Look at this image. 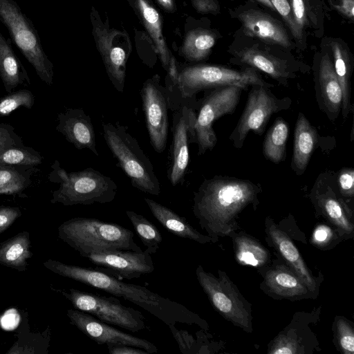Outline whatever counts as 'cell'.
<instances>
[{
	"instance_id": "cell-1",
	"label": "cell",
	"mask_w": 354,
	"mask_h": 354,
	"mask_svg": "<svg viewBox=\"0 0 354 354\" xmlns=\"http://www.w3.org/2000/svg\"><path fill=\"white\" fill-rule=\"evenodd\" d=\"M262 192L259 183L228 176L205 179L194 192L192 210L214 243L238 230V216L249 205L256 209Z\"/></svg>"
},
{
	"instance_id": "cell-2",
	"label": "cell",
	"mask_w": 354,
	"mask_h": 354,
	"mask_svg": "<svg viewBox=\"0 0 354 354\" xmlns=\"http://www.w3.org/2000/svg\"><path fill=\"white\" fill-rule=\"evenodd\" d=\"M44 266L58 275L123 298L147 311L169 327L181 323L208 329L207 323L198 315L145 286L123 282L97 269L68 265L51 259L44 261Z\"/></svg>"
},
{
	"instance_id": "cell-3",
	"label": "cell",
	"mask_w": 354,
	"mask_h": 354,
	"mask_svg": "<svg viewBox=\"0 0 354 354\" xmlns=\"http://www.w3.org/2000/svg\"><path fill=\"white\" fill-rule=\"evenodd\" d=\"M254 84L274 86L265 81L258 71L250 67L236 70L223 66L198 64L177 68L176 76L167 75L165 88L169 109L174 112L183 105L198 106L196 95L201 91L230 85L247 90Z\"/></svg>"
},
{
	"instance_id": "cell-4",
	"label": "cell",
	"mask_w": 354,
	"mask_h": 354,
	"mask_svg": "<svg viewBox=\"0 0 354 354\" xmlns=\"http://www.w3.org/2000/svg\"><path fill=\"white\" fill-rule=\"evenodd\" d=\"M58 236L83 257L94 252L142 251L131 230L97 218L75 217L65 221L58 227Z\"/></svg>"
},
{
	"instance_id": "cell-5",
	"label": "cell",
	"mask_w": 354,
	"mask_h": 354,
	"mask_svg": "<svg viewBox=\"0 0 354 354\" xmlns=\"http://www.w3.org/2000/svg\"><path fill=\"white\" fill-rule=\"evenodd\" d=\"M51 168L48 179L59 185L53 192L51 203L88 205L108 203L115 199L118 189L115 181L93 168L67 172L57 160Z\"/></svg>"
},
{
	"instance_id": "cell-6",
	"label": "cell",
	"mask_w": 354,
	"mask_h": 354,
	"mask_svg": "<svg viewBox=\"0 0 354 354\" xmlns=\"http://www.w3.org/2000/svg\"><path fill=\"white\" fill-rule=\"evenodd\" d=\"M127 129L118 123H104L105 142L117 160V166L127 176L131 185L145 194L158 196L160 186L152 162Z\"/></svg>"
},
{
	"instance_id": "cell-7",
	"label": "cell",
	"mask_w": 354,
	"mask_h": 354,
	"mask_svg": "<svg viewBox=\"0 0 354 354\" xmlns=\"http://www.w3.org/2000/svg\"><path fill=\"white\" fill-rule=\"evenodd\" d=\"M0 21L11 39L35 69L40 80L48 86L53 80V64L41 45L32 21L14 0H0Z\"/></svg>"
},
{
	"instance_id": "cell-8",
	"label": "cell",
	"mask_w": 354,
	"mask_h": 354,
	"mask_svg": "<svg viewBox=\"0 0 354 354\" xmlns=\"http://www.w3.org/2000/svg\"><path fill=\"white\" fill-rule=\"evenodd\" d=\"M198 281L214 308L227 320L247 333L252 331L250 304L222 270L218 277L198 266L196 270Z\"/></svg>"
},
{
	"instance_id": "cell-9",
	"label": "cell",
	"mask_w": 354,
	"mask_h": 354,
	"mask_svg": "<svg viewBox=\"0 0 354 354\" xmlns=\"http://www.w3.org/2000/svg\"><path fill=\"white\" fill-rule=\"evenodd\" d=\"M244 90L242 86L230 85L204 91L203 97L198 100L195 123L199 156L214 148L217 138L213 123L223 115L234 113Z\"/></svg>"
},
{
	"instance_id": "cell-10",
	"label": "cell",
	"mask_w": 354,
	"mask_h": 354,
	"mask_svg": "<svg viewBox=\"0 0 354 354\" xmlns=\"http://www.w3.org/2000/svg\"><path fill=\"white\" fill-rule=\"evenodd\" d=\"M250 86L245 108L229 136L232 146L236 149L243 147L249 132L261 136L270 117L279 111L289 109L292 104L291 98H279L269 87L260 84Z\"/></svg>"
},
{
	"instance_id": "cell-11",
	"label": "cell",
	"mask_w": 354,
	"mask_h": 354,
	"mask_svg": "<svg viewBox=\"0 0 354 354\" xmlns=\"http://www.w3.org/2000/svg\"><path fill=\"white\" fill-rule=\"evenodd\" d=\"M75 309L88 313L100 321L133 333L146 328L145 317L136 309L124 306L114 297H106L70 288L59 290Z\"/></svg>"
},
{
	"instance_id": "cell-12",
	"label": "cell",
	"mask_w": 354,
	"mask_h": 354,
	"mask_svg": "<svg viewBox=\"0 0 354 354\" xmlns=\"http://www.w3.org/2000/svg\"><path fill=\"white\" fill-rule=\"evenodd\" d=\"M197 109L198 106L183 105L173 112L172 139L167 169V179L172 186L183 183L189 162V145L196 143Z\"/></svg>"
},
{
	"instance_id": "cell-13",
	"label": "cell",
	"mask_w": 354,
	"mask_h": 354,
	"mask_svg": "<svg viewBox=\"0 0 354 354\" xmlns=\"http://www.w3.org/2000/svg\"><path fill=\"white\" fill-rule=\"evenodd\" d=\"M140 93L150 144L156 152L162 153L168 138L169 109L165 88L160 83V77L156 75L147 80L142 84Z\"/></svg>"
},
{
	"instance_id": "cell-14",
	"label": "cell",
	"mask_w": 354,
	"mask_h": 354,
	"mask_svg": "<svg viewBox=\"0 0 354 354\" xmlns=\"http://www.w3.org/2000/svg\"><path fill=\"white\" fill-rule=\"evenodd\" d=\"M66 315L72 325L98 344L131 346L142 348L149 354L158 352V348L151 342L122 332L91 314L68 309Z\"/></svg>"
},
{
	"instance_id": "cell-15",
	"label": "cell",
	"mask_w": 354,
	"mask_h": 354,
	"mask_svg": "<svg viewBox=\"0 0 354 354\" xmlns=\"http://www.w3.org/2000/svg\"><path fill=\"white\" fill-rule=\"evenodd\" d=\"M85 258L96 266V269L117 278H139L154 270L151 256L145 250L94 252L87 254Z\"/></svg>"
},
{
	"instance_id": "cell-16",
	"label": "cell",
	"mask_w": 354,
	"mask_h": 354,
	"mask_svg": "<svg viewBox=\"0 0 354 354\" xmlns=\"http://www.w3.org/2000/svg\"><path fill=\"white\" fill-rule=\"evenodd\" d=\"M232 54L234 64L263 72L284 86H288L289 81L297 77V72L307 71L296 62L256 46L236 49Z\"/></svg>"
},
{
	"instance_id": "cell-17",
	"label": "cell",
	"mask_w": 354,
	"mask_h": 354,
	"mask_svg": "<svg viewBox=\"0 0 354 354\" xmlns=\"http://www.w3.org/2000/svg\"><path fill=\"white\" fill-rule=\"evenodd\" d=\"M310 198L315 207L341 232H353V226L346 214L349 208L340 198L336 189L335 171L328 170L319 174L311 189Z\"/></svg>"
},
{
	"instance_id": "cell-18",
	"label": "cell",
	"mask_w": 354,
	"mask_h": 354,
	"mask_svg": "<svg viewBox=\"0 0 354 354\" xmlns=\"http://www.w3.org/2000/svg\"><path fill=\"white\" fill-rule=\"evenodd\" d=\"M315 98L319 109L333 122L339 115L342 91L333 60L328 53L322 55L314 70Z\"/></svg>"
},
{
	"instance_id": "cell-19",
	"label": "cell",
	"mask_w": 354,
	"mask_h": 354,
	"mask_svg": "<svg viewBox=\"0 0 354 354\" xmlns=\"http://www.w3.org/2000/svg\"><path fill=\"white\" fill-rule=\"evenodd\" d=\"M261 269L264 271L261 288L272 297L294 300L316 297L287 264L274 261Z\"/></svg>"
},
{
	"instance_id": "cell-20",
	"label": "cell",
	"mask_w": 354,
	"mask_h": 354,
	"mask_svg": "<svg viewBox=\"0 0 354 354\" xmlns=\"http://www.w3.org/2000/svg\"><path fill=\"white\" fill-rule=\"evenodd\" d=\"M56 130L79 149H87L99 156L91 118L82 109L68 108L57 115Z\"/></svg>"
},
{
	"instance_id": "cell-21",
	"label": "cell",
	"mask_w": 354,
	"mask_h": 354,
	"mask_svg": "<svg viewBox=\"0 0 354 354\" xmlns=\"http://www.w3.org/2000/svg\"><path fill=\"white\" fill-rule=\"evenodd\" d=\"M238 18L245 35L264 42L290 48L292 43L282 24L261 11L248 10L241 12Z\"/></svg>"
},
{
	"instance_id": "cell-22",
	"label": "cell",
	"mask_w": 354,
	"mask_h": 354,
	"mask_svg": "<svg viewBox=\"0 0 354 354\" xmlns=\"http://www.w3.org/2000/svg\"><path fill=\"white\" fill-rule=\"evenodd\" d=\"M266 232L286 264L303 280L312 292L317 294V279L313 276L290 238L270 217L266 220Z\"/></svg>"
},
{
	"instance_id": "cell-23",
	"label": "cell",
	"mask_w": 354,
	"mask_h": 354,
	"mask_svg": "<svg viewBox=\"0 0 354 354\" xmlns=\"http://www.w3.org/2000/svg\"><path fill=\"white\" fill-rule=\"evenodd\" d=\"M321 136L306 115L298 113L294 134L292 170L298 176L304 174L315 149L321 146Z\"/></svg>"
},
{
	"instance_id": "cell-24",
	"label": "cell",
	"mask_w": 354,
	"mask_h": 354,
	"mask_svg": "<svg viewBox=\"0 0 354 354\" xmlns=\"http://www.w3.org/2000/svg\"><path fill=\"white\" fill-rule=\"evenodd\" d=\"M144 201L156 219L174 235L201 244L214 243L212 237L200 233L185 217L177 214L169 207L149 198H144Z\"/></svg>"
},
{
	"instance_id": "cell-25",
	"label": "cell",
	"mask_w": 354,
	"mask_h": 354,
	"mask_svg": "<svg viewBox=\"0 0 354 354\" xmlns=\"http://www.w3.org/2000/svg\"><path fill=\"white\" fill-rule=\"evenodd\" d=\"M0 77L8 93L19 85L30 84L28 72L15 54L10 41L0 32Z\"/></svg>"
},
{
	"instance_id": "cell-26",
	"label": "cell",
	"mask_w": 354,
	"mask_h": 354,
	"mask_svg": "<svg viewBox=\"0 0 354 354\" xmlns=\"http://www.w3.org/2000/svg\"><path fill=\"white\" fill-rule=\"evenodd\" d=\"M334 70L342 91L341 113L344 120L353 112L351 103V75L353 62L349 52L339 40L330 43Z\"/></svg>"
},
{
	"instance_id": "cell-27",
	"label": "cell",
	"mask_w": 354,
	"mask_h": 354,
	"mask_svg": "<svg viewBox=\"0 0 354 354\" xmlns=\"http://www.w3.org/2000/svg\"><path fill=\"white\" fill-rule=\"evenodd\" d=\"M310 330L299 321L291 323L270 342L268 353L298 354L310 352L309 341L305 337L310 336Z\"/></svg>"
},
{
	"instance_id": "cell-28",
	"label": "cell",
	"mask_w": 354,
	"mask_h": 354,
	"mask_svg": "<svg viewBox=\"0 0 354 354\" xmlns=\"http://www.w3.org/2000/svg\"><path fill=\"white\" fill-rule=\"evenodd\" d=\"M28 232L23 231L0 243V265L19 272L27 270L28 260L32 257Z\"/></svg>"
},
{
	"instance_id": "cell-29",
	"label": "cell",
	"mask_w": 354,
	"mask_h": 354,
	"mask_svg": "<svg viewBox=\"0 0 354 354\" xmlns=\"http://www.w3.org/2000/svg\"><path fill=\"white\" fill-rule=\"evenodd\" d=\"M237 261L242 265L263 268L269 265V252L256 239L243 232L232 234Z\"/></svg>"
},
{
	"instance_id": "cell-30",
	"label": "cell",
	"mask_w": 354,
	"mask_h": 354,
	"mask_svg": "<svg viewBox=\"0 0 354 354\" xmlns=\"http://www.w3.org/2000/svg\"><path fill=\"white\" fill-rule=\"evenodd\" d=\"M288 136V124L283 118L278 117L269 128L264 138L263 142L264 157L274 164L284 161Z\"/></svg>"
},
{
	"instance_id": "cell-31",
	"label": "cell",
	"mask_w": 354,
	"mask_h": 354,
	"mask_svg": "<svg viewBox=\"0 0 354 354\" xmlns=\"http://www.w3.org/2000/svg\"><path fill=\"white\" fill-rule=\"evenodd\" d=\"M33 167L3 166L0 167V195H17L26 197L23 194L30 183Z\"/></svg>"
},
{
	"instance_id": "cell-32",
	"label": "cell",
	"mask_w": 354,
	"mask_h": 354,
	"mask_svg": "<svg viewBox=\"0 0 354 354\" xmlns=\"http://www.w3.org/2000/svg\"><path fill=\"white\" fill-rule=\"evenodd\" d=\"M126 214L136 233L146 248L145 250L151 255L155 254L162 241L160 231L156 225L141 214L131 210H127Z\"/></svg>"
},
{
	"instance_id": "cell-33",
	"label": "cell",
	"mask_w": 354,
	"mask_h": 354,
	"mask_svg": "<svg viewBox=\"0 0 354 354\" xmlns=\"http://www.w3.org/2000/svg\"><path fill=\"white\" fill-rule=\"evenodd\" d=\"M40 153L31 147L10 145L0 148V167L3 166L34 167L42 162Z\"/></svg>"
},
{
	"instance_id": "cell-34",
	"label": "cell",
	"mask_w": 354,
	"mask_h": 354,
	"mask_svg": "<svg viewBox=\"0 0 354 354\" xmlns=\"http://www.w3.org/2000/svg\"><path fill=\"white\" fill-rule=\"evenodd\" d=\"M216 42L215 35L207 30H196L187 37L183 51L190 61H200L209 53Z\"/></svg>"
},
{
	"instance_id": "cell-35",
	"label": "cell",
	"mask_w": 354,
	"mask_h": 354,
	"mask_svg": "<svg viewBox=\"0 0 354 354\" xmlns=\"http://www.w3.org/2000/svg\"><path fill=\"white\" fill-rule=\"evenodd\" d=\"M138 3L147 27L158 46L162 65L168 71L169 67L175 62L169 58L165 47L160 29L159 15L153 7L148 5L144 0H138Z\"/></svg>"
},
{
	"instance_id": "cell-36",
	"label": "cell",
	"mask_w": 354,
	"mask_h": 354,
	"mask_svg": "<svg viewBox=\"0 0 354 354\" xmlns=\"http://www.w3.org/2000/svg\"><path fill=\"white\" fill-rule=\"evenodd\" d=\"M35 101V95L29 90L20 89L12 91L0 98V118L10 115L21 106L32 109Z\"/></svg>"
},
{
	"instance_id": "cell-37",
	"label": "cell",
	"mask_w": 354,
	"mask_h": 354,
	"mask_svg": "<svg viewBox=\"0 0 354 354\" xmlns=\"http://www.w3.org/2000/svg\"><path fill=\"white\" fill-rule=\"evenodd\" d=\"M335 183L339 196L347 205L348 201L354 197L353 168L344 167L335 172Z\"/></svg>"
},
{
	"instance_id": "cell-38",
	"label": "cell",
	"mask_w": 354,
	"mask_h": 354,
	"mask_svg": "<svg viewBox=\"0 0 354 354\" xmlns=\"http://www.w3.org/2000/svg\"><path fill=\"white\" fill-rule=\"evenodd\" d=\"M336 333L339 346L343 353H354V330L350 322L344 318L338 317L336 321Z\"/></svg>"
},
{
	"instance_id": "cell-39",
	"label": "cell",
	"mask_w": 354,
	"mask_h": 354,
	"mask_svg": "<svg viewBox=\"0 0 354 354\" xmlns=\"http://www.w3.org/2000/svg\"><path fill=\"white\" fill-rule=\"evenodd\" d=\"M276 11L283 18L291 34L299 44H303L304 37L297 27L288 0H270Z\"/></svg>"
},
{
	"instance_id": "cell-40",
	"label": "cell",
	"mask_w": 354,
	"mask_h": 354,
	"mask_svg": "<svg viewBox=\"0 0 354 354\" xmlns=\"http://www.w3.org/2000/svg\"><path fill=\"white\" fill-rule=\"evenodd\" d=\"M295 23L304 37L305 29L310 26V12L307 0H288ZM305 38V37H304Z\"/></svg>"
},
{
	"instance_id": "cell-41",
	"label": "cell",
	"mask_w": 354,
	"mask_h": 354,
	"mask_svg": "<svg viewBox=\"0 0 354 354\" xmlns=\"http://www.w3.org/2000/svg\"><path fill=\"white\" fill-rule=\"evenodd\" d=\"M10 145H24L22 138L15 133L12 125L0 123V148Z\"/></svg>"
},
{
	"instance_id": "cell-42",
	"label": "cell",
	"mask_w": 354,
	"mask_h": 354,
	"mask_svg": "<svg viewBox=\"0 0 354 354\" xmlns=\"http://www.w3.org/2000/svg\"><path fill=\"white\" fill-rule=\"evenodd\" d=\"M21 214L19 207L0 206V234L9 228Z\"/></svg>"
},
{
	"instance_id": "cell-43",
	"label": "cell",
	"mask_w": 354,
	"mask_h": 354,
	"mask_svg": "<svg viewBox=\"0 0 354 354\" xmlns=\"http://www.w3.org/2000/svg\"><path fill=\"white\" fill-rule=\"evenodd\" d=\"M328 1L342 15L353 21L354 0H328Z\"/></svg>"
},
{
	"instance_id": "cell-44",
	"label": "cell",
	"mask_w": 354,
	"mask_h": 354,
	"mask_svg": "<svg viewBox=\"0 0 354 354\" xmlns=\"http://www.w3.org/2000/svg\"><path fill=\"white\" fill-rule=\"evenodd\" d=\"M110 354H149L142 348L127 345H107Z\"/></svg>"
},
{
	"instance_id": "cell-45",
	"label": "cell",
	"mask_w": 354,
	"mask_h": 354,
	"mask_svg": "<svg viewBox=\"0 0 354 354\" xmlns=\"http://www.w3.org/2000/svg\"><path fill=\"white\" fill-rule=\"evenodd\" d=\"M332 235L331 230L325 225H320L316 228L313 234V239L317 244L326 243Z\"/></svg>"
},
{
	"instance_id": "cell-46",
	"label": "cell",
	"mask_w": 354,
	"mask_h": 354,
	"mask_svg": "<svg viewBox=\"0 0 354 354\" xmlns=\"http://www.w3.org/2000/svg\"><path fill=\"white\" fill-rule=\"evenodd\" d=\"M196 8L202 12H216L218 6L213 0H195Z\"/></svg>"
},
{
	"instance_id": "cell-47",
	"label": "cell",
	"mask_w": 354,
	"mask_h": 354,
	"mask_svg": "<svg viewBox=\"0 0 354 354\" xmlns=\"http://www.w3.org/2000/svg\"><path fill=\"white\" fill-rule=\"evenodd\" d=\"M254 1L262 4L263 6H265L274 12H277L270 0H254Z\"/></svg>"
},
{
	"instance_id": "cell-48",
	"label": "cell",
	"mask_w": 354,
	"mask_h": 354,
	"mask_svg": "<svg viewBox=\"0 0 354 354\" xmlns=\"http://www.w3.org/2000/svg\"><path fill=\"white\" fill-rule=\"evenodd\" d=\"M162 4L169 7L171 6V0H159Z\"/></svg>"
}]
</instances>
